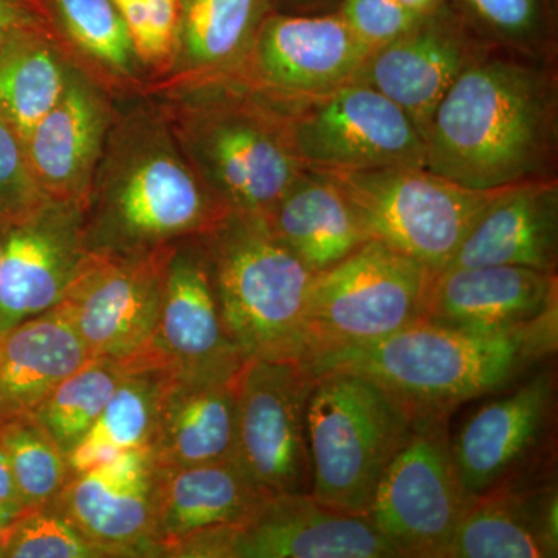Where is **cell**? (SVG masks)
<instances>
[{
    "label": "cell",
    "instance_id": "40",
    "mask_svg": "<svg viewBox=\"0 0 558 558\" xmlns=\"http://www.w3.org/2000/svg\"><path fill=\"white\" fill-rule=\"evenodd\" d=\"M340 0H270L271 10L282 14H322L336 11Z\"/></svg>",
    "mask_w": 558,
    "mask_h": 558
},
{
    "label": "cell",
    "instance_id": "28",
    "mask_svg": "<svg viewBox=\"0 0 558 558\" xmlns=\"http://www.w3.org/2000/svg\"><path fill=\"white\" fill-rule=\"evenodd\" d=\"M271 11L270 0H180L167 87L234 75Z\"/></svg>",
    "mask_w": 558,
    "mask_h": 558
},
{
    "label": "cell",
    "instance_id": "41",
    "mask_svg": "<svg viewBox=\"0 0 558 558\" xmlns=\"http://www.w3.org/2000/svg\"><path fill=\"white\" fill-rule=\"evenodd\" d=\"M0 505L16 506V508L25 509L22 506L16 483H14L9 459H7L2 449H0Z\"/></svg>",
    "mask_w": 558,
    "mask_h": 558
},
{
    "label": "cell",
    "instance_id": "30",
    "mask_svg": "<svg viewBox=\"0 0 558 558\" xmlns=\"http://www.w3.org/2000/svg\"><path fill=\"white\" fill-rule=\"evenodd\" d=\"M167 380L157 371H126L94 427L68 454L72 475L98 468L123 451L149 450Z\"/></svg>",
    "mask_w": 558,
    "mask_h": 558
},
{
    "label": "cell",
    "instance_id": "15",
    "mask_svg": "<svg viewBox=\"0 0 558 558\" xmlns=\"http://www.w3.org/2000/svg\"><path fill=\"white\" fill-rule=\"evenodd\" d=\"M369 53L337 10L322 14L271 11L247 58L227 78L240 80L275 100H299L352 83Z\"/></svg>",
    "mask_w": 558,
    "mask_h": 558
},
{
    "label": "cell",
    "instance_id": "1",
    "mask_svg": "<svg viewBox=\"0 0 558 558\" xmlns=\"http://www.w3.org/2000/svg\"><path fill=\"white\" fill-rule=\"evenodd\" d=\"M558 80L553 60L490 50L439 102L427 168L480 191L556 178Z\"/></svg>",
    "mask_w": 558,
    "mask_h": 558
},
{
    "label": "cell",
    "instance_id": "21",
    "mask_svg": "<svg viewBox=\"0 0 558 558\" xmlns=\"http://www.w3.org/2000/svg\"><path fill=\"white\" fill-rule=\"evenodd\" d=\"M557 275L519 266L433 275L422 319L472 332H510L557 317Z\"/></svg>",
    "mask_w": 558,
    "mask_h": 558
},
{
    "label": "cell",
    "instance_id": "12",
    "mask_svg": "<svg viewBox=\"0 0 558 558\" xmlns=\"http://www.w3.org/2000/svg\"><path fill=\"white\" fill-rule=\"evenodd\" d=\"M165 557L399 558L368 517L322 505L311 492L271 495L238 523L180 539Z\"/></svg>",
    "mask_w": 558,
    "mask_h": 558
},
{
    "label": "cell",
    "instance_id": "36",
    "mask_svg": "<svg viewBox=\"0 0 558 558\" xmlns=\"http://www.w3.org/2000/svg\"><path fill=\"white\" fill-rule=\"evenodd\" d=\"M50 202L33 175L24 142L0 117V231L32 218Z\"/></svg>",
    "mask_w": 558,
    "mask_h": 558
},
{
    "label": "cell",
    "instance_id": "16",
    "mask_svg": "<svg viewBox=\"0 0 558 558\" xmlns=\"http://www.w3.org/2000/svg\"><path fill=\"white\" fill-rule=\"evenodd\" d=\"M556 376L545 369L509 395L480 407L451 439V457L470 501L523 483L553 428Z\"/></svg>",
    "mask_w": 558,
    "mask_h": 558
},
{
    "label": "cell",
    "instance_id": "34",
    "mask_svg": "<svg viewBox=\"0 0 558 558\" xmlns=\"http://www.w3.org/2000/svg\"><path fill=\"white\" fill-rule=\"evenodd\" d=\"M0 449L25 509L51 505L72 476L68 457L33 417L0 428Z\"/></svg>",
    "mask_w": 558,
    "mask_h": 558
},
{
    "label": "cell",
    "instance_id": "11",
    "mask_svg": "<svg viewBox=\"0 0 558 558\" xmlns=\"http://www.w3.org/2000/svg\"><path fill=\"white\" fill-rule=\"evenodd\" d=\"M315 376L299 360H247L234 381L231 459L263 494L311 492L307 403Z\"/></svg>",
    "mask_w": 558,
    "mask_h": 558
},
{
    "label": "cell",
    "instance_id": "44",
    "mask_svg": "<svg viewBox=\"0 0 558 558\" xmlns=\"http://www.w3.org/2000/svg\"><path fill=\"white\" fill-rule=\"evenodd\" d=\"M113 2H116L117 5H119V3L135 2V0H113Z\"/></svg>",
    "mask_w": 558,
    "mask_h": 558
},
{
    "label": "cell",
    "instance_id": "29",
    "mask_svg": "<svg viewBox=\"0 0 558 558\" xmlns=\"http://www.w3.org/2000/svg\"><path fill=\"white\" fill-rule=\"evenodd\" d=\"M75 68L54 33L28 32L0 46V117L22 142L61 100Z\"/></svg>",
    "mask_w": 558,
    "mask_h": 558
},
{
    "label": "cell",
    "instance_id": "24",
    "mask_svg": "<svg viewBox=\"0 0 558 558\" xmlns=\"http://www.w3.org/2000/svg\"><path fill=\"white\" fill-rule=\"evenodd\" d=\"M233 459L190 465H154V513L160 557L180 539L238 523L263 499Z\"/></svg>",
    "mask_w": 558,
    "mask_h": 558
},
{
    "label": "cell",
    "instance_id": "6",
    "mask_svg": "<svg viewBox=\"0 0 558 558\" xmlns=\"http://www.w3.org/2000/svg\"><path fill=\"white\" fill-rule=\"evenodd\" d=\"M414 417V410L369 377L344 369L317 374L307 403L312 497L366 515Z\"/></svg>",
    "mask_w": 558,
    "mask_h": 558
},
{
    "label": "cell",
    "instance_id": "25",
    "mask_svg": "<svg viewBox=\"0 0 558 558\" xmlns=\"http://www.w3.org/2000/svg\"><path fill=\"white\" fill-rule=\"evenodd\" d=\"M87 360L58 310L0 330V428L35 416L51 389Z\"/></svg>",
    "mask_w": 558,
    "mask_h": 558
},
{
    "label": "cell",
    "instance_id": "10",
    "mask_svg": "<svg viewBox=\"0 0 558 558\" xmlns=\"http://www.w3.org/2000/svg\"><path fill=\"white\" fill-rule=\"evenodd\" d=\"M450 414L416 413L366 513L400 557L444 558L468 509L451 457Z\"/></svg>",
    "mask_w": 558,
    "mask_h": 558
},
{
    "label": "cell",
    "instance_id": "13",
    "mask_svg": "<svg viewBox=\"0 0 558 558\" xmlns=\"http://www.w3.org/2000/svg\"><path fill=\"white\" fill-rule=\"evenodd\" d=\"M120 363L193 384L236 379L245 359L223 326L199 238L172 248L156 332L140 354Z\"/></svg>",
    "mask_w": 558,
    "mask_h": 558
},
{
    "label": "cell",
    "instance_id": "22",
    "mask_svg": "<svg viewBox=\"0 0 558 558\" xmlns=\"http://www.w3.org/2000/svg\"><path fill=\"white\" fill-rule=\"evenodd\" d=\"M557 259L558 182L554 178L502 190L481 213L446 269L519 266L556 274Z\"/></svg>",
    "mask_w": 558,
    "mask_h": 558
},
{
    "label": "cell",
    "instance_id": "2",
    "mask_svg": "<svg viewBox=\"0 0 558 558\" xmlns=\"http://www.w3.org/2000/svg\"><path fill=\"white\" fill-rule=\"evenodd\" d=\"M230 213L191 167L160 108L112 120L84 207L89 252L167 247L205 236Z\"/></svg>",
    "mask_w": 558,
    "mask_h": 558
},
{
    "label": "cell",
    "instance_id": "42",
    "mask_svg": "<svg viewBox=\"0 0 558 558\" xmlns=\"http://www.w3.org/2000/svg\"><path fill=\"white\" fill-rule=\"evenodd\" d=\"M407 10L418 17L428 16L446 5L447 0H399Z\"/></svg>",
    "mask_w": 558,
    "mask_h": 558
},
{
    "label": "cell",
    "instance_id": "4",
    "mask_svg": "<svg viewBox=\"0 0 558 558\" xmlns=\"http://www.w3.org/2000/svg\"><path fill=\"white\" fill-rule=\"evenodd\" d=\"M161 106L180 148L231 211L266 218L306 172L290 142L284 101L234 78L167 87Z\"/></svg>",
    "mask_w": 558,
    "mask_h": 558
},
{
    "label": "cell",
    "instance_id": "27",
    "mask_svg": "<svg viewBox=\"0 0 558 558\" xmlns=\"http://www.w3.org/2000/svg\"><path fill=\"white\" fill-rule=\"evenodd\" d=\"M234 381L193 384L168 377L149 446L156 468H190L231 458Z\"/></svg>",
    "mask_w": 558,
    "mask_h": 558
},
{
    "label": "cell",
    "instance_id": "7",
    "mask_svg": "<svg viewBox=\"0 0 558 558\" xmlns=\"http://www.w3.org/2000/svg\"><path fill=\"white\" fill-rule=\"evenodd\" d=\"M433 275L424 264L377 240L314 274L303 363L376 343L421 319Z\"/></svg>",
    "mask_w": 558,
    "mask_h": 558
},
{
    "label": "cell",
    "instance_id": "26",
    "mask_svg": "<svg viewBox=\"0 0 558 558\" xmlns=\"http://www.w3.org/2000/svg\"><path fill=\"white\" fill-rule=\"evenodd\" d=\"M264 219L312 274L330 269L371 241L351 202L325 172H304Z\"/></svg>",
    "mask_w": 558,
    "mask_h": 558
},
{
    "label": "cell",
    "instance_id": "14",
    "mask_svg": "<svg viewBox=\"0 0 558 558\" xmlns=\"http://www.w3.org/2000/svg\"><path fill=\"white\" fill-rule=\"evenodd\" d=\"M175 244L134 255L92 253L54 310L69 319L89 359L126 362L148 347Z\"/></svg>",
    "mask_w": 558,
    "mask_h": 558
},
{
    "label": "cell",
    "instance_id": "19",
    "mask_svg": "<svg viewBox=\"0 0 558 558\" xmlns=\"http://www.w3.org/2000/svg\"><path fill=\"white\" fill-rule=\"evenodd\" d=\"M51 508L102 557H160L149 450H128L70 476Z\"/></svg>",
    "mask_w": 558,
    "mask_h": 558
},
{
    "label": "cell",
    "instance_id": "5",
    "mask_svg": "<svg viewBox=\"0 0 558 558\" xmlns=\"http://www.w3.org/2000/svg\"><path fill=\"white\" fill-rule=\"evenodd\" d=\"M199 240L223 326L245 362H304L314 274L277 240L260 216L231 211Z\"/></svg>",
    "mask_w": 558,
    "mask_h": 558
},
{
    "label": "cell",
    "instance_id": "43",
    "mask_svg": "<svg viewBox=\"0 0 558 558\" xmlns=\"http://www.w3.org/2000/svg\"><path fill=\"white\" fill-rule=\"evenodd\" d=\"M22 510L24 509L16 508V506L0 505V545H2L3 537H5L11 523L17 519Z\"/></svg>",
    "mask_w": 558,
    "mask_h": 558
},
{
    "label": "cell",
    "instance_id": "45",
    "mask_svg": "<svg viewBox=\"0 0 558 558\" xmlns=\"http://www.w3.org/2000/svg\"><path fill=\"white\" fill-rule=\"evenodd\" d=\"M0 256H2V231H0Z\"/></svg>",
    "mask_w": 558,
    "mask_h": 558
},
{
    "label": "cell",
    "instance_id": "35",
    "mask_svg": "<svg viewBox=\"0 0 558 558\" xmlns=\"http://www.w3.org/2000/svg\"><path fill=\"white\" fill-rule=\"evenodd\" d=\"M0 558H105L51 506L24 509L11 523Z\"/></svg>",
    "mask_w": 558,
    "mask_h": 558
},
{
    "label": "cell",
    "instance_id": "17",
    "mask_svg": "<svg viewBox=\"0 0 558 558\" xmlns=\"http://www.w3.org/2000/svg\"><path fill=\"white\" fill-rule=\"evenodd\" d=\"M490 50L446 3L405 35L371 51L352 83L366 84L396 102L425 138L454 81Z\"/></svg>",
    "mask_w": 558,
    "mask_h": 558
},
{
    "label": "cell",
    "instance_id": "38",
    "mask_svg": "<svg viewBox=\"0 0 558 558\" xmlns=\"http://www.w3.org/2000/svg\"><path fill=\"white\" fill-rule=\"evenodd\" d=\"M145 25L134 39L143 69L167 75L178 50L180 0H145Z\"/></svg>",
    "mask_w": 558,
    "mask_h": 558
},
{
    "label": "cell",
    "instance_id": "3",
    "mask_svg": "<svg viewBox=\"0 0 558 558\" xmlns=\"http://www.w3.org/2000/svg\"><path fill=\"white\" fill-rule=\"evenodd\" d=\"M558 318L510 332H472L416 319L387 339L306 362L314 376L344 369L369 377L414 413L453 411L506 389L557 349Z\"/></svg>",
    "mask_w": 558,
    "mask_h": 558
},
{
    "label": "cell",
    "instance_id": "39",
    "mask_svg": "<svg viewBox=\"0 0 558 558\" xmlns=\"http://www.w3.org/2000/svg\"><path fill=\"white\" fill-rule=\"evenodd\" d=\"M28 32L60 36L43 0H0V46Z\"/></svg>",
    "mask_w": 558,
    "mask_h": 558
},
{
    "label": "cell",
    "instance_id": "31",
    "mask_svg": "<svg viewBox=\"0 0 558 558\" xmlns=\"http://www.w3.org/2000/svg\"><path fill=\"white\" fill-rule=\"evenodd\" d=\"M51 21L62 31V43L109 80L134 81L142 68L134 43L113 0H47Z\"/></svg>",
    "mask_w": 558,
    "mask_h": 558
},
{
    "label": "cell",
    "instance_id": "37",
    "mask_svg": "<svg viewBox=\"0 0 558 558\" xmlns=\"http://www.w3.org/2000/svg\"><path fill=\"white\" fill-rule=\"evenodd\" d=\"M337 11L371 51L405 35L422 20L399 0H340Z\"/></svg>",
    "mask_w": 558,
    "mask_h": 558
},
{
    "label": "cell",
    "instance_id": "20",
    "mask_svg": "<svg viewBox=\"0 0 558 558\" xmlns=\"http://www.w3.org/2000/svg\"><path fill=\"white\" fill-rule=\"evenodd\" d=\"M112 120L100 84L76 65L61 100L24 142L33 175L51 202L86 207Z\"/></svg>",
    "mask_w": 558,
    "mask_h": 558
},
{
    "label": "cell",
    "instance_id": "8",
    "mask_svg": "<svg viewBox=\"0 0 558 558\" xmlns=\"http://www.w3.org/2000/svg\"><path fill=\"white\" fill-rule=\"evenodd\" d=\"M325 174L343 191L371 240L418 260L433 274L449 266L481 213L505 190L468 189L427 167Z\"/></svg>",
    "mask_w": 558,
    "mask_h": 558
},
{
    "label": "cell",
    "instance_id": "32",
    "mask_svg": "<svg viewBox=\"0 0 558 558\" xmlns=\"http://www.w3.org/2000/svg\"><path fill=\"white\" fill-rule=\"evenodd\" d=\"M470 31L492 49L553 60L557 0H447Z\"/></svg>",
    "mask_w": 558,
    "mask_h": 558
},
{
    "label": "cell",
    "instance_id": "9",
    "mask_svg": "<svg viewBox=\"0 0 558 558\" xmlns=\"http://www.w3.org/2000/svg\"><path fill=\"white\" fill-rule=\"evenodd\" d=\"M290 142L306 170L427 167L425 138L396 102L366 84L284 101Z\"/></svg>",
    "mask_w": 558,
    "mask_h": 558
},
{
    "label": "cell",
    "instance_id": "23",
    "mask_svg": "<svg viewBox=\"0 0 558 558\" xmlns=\"http://www.w3.org/2000/svg\"><path fill=\"white\" fill-rule=\"evenodd\" d=\"M557 490L509 484L469 502L444 558L557 557Z\"/></svg>",
    "mask_w": 558,
    "mask_h": 558
},
{
    "label": "cell",
    "instance_id": "18",
    "mask_svg": "<svg viewBox=\"0 0 558 558\" xmlns=\"http://www.w3.org/2000/svg\"><path fill=\"white\" fill-rule=\"evenodd\" d=\"M89 256L80 205L50 202L2 231L0 330L54 310Z\"/></svg>",
    "mask_w": 558,
    "mask_h": 558
},
{
    "label": "cell",
    "instance_id": "33",
    "mask_svg": "<svg viewBox=\"0 0 558 558\" xmlns=\"http://www.w3.org/2000/svg\"><path fill=\"white\" fill-rule=\"evenodd\" d=\"M124 374L117 360L89 359L51 389L33 418L68 457L94 427Z\"/></svg>",
    "mask_w": 558,
    "mask_h": 558
}]
</instances>
